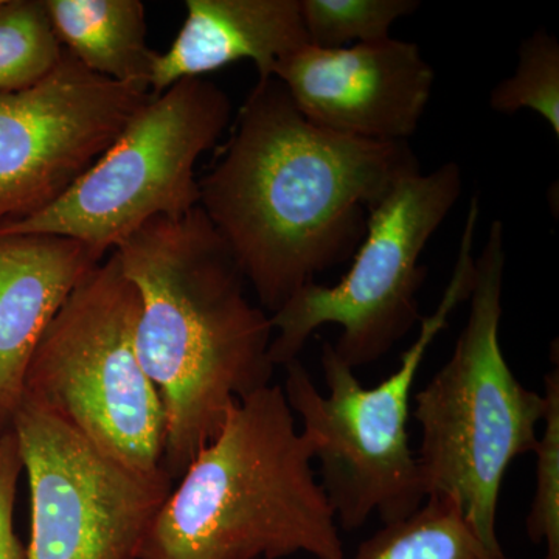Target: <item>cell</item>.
I'll use <instances>...</instances> for the list:
<instances>
[{
	"label": "cell",
	"mask_w": 559,
	"mask_h": 559,
	"mask_svg": "<svg viewBox=\"0 0 559 559\" xmlns=\"http://www.w3.org/2000/svg\"><path fill=\"white\" fill-rule=\"evenodd\" d=\"M407 142H377L308 120L275 76L259 80L229 142L200 179V207L271 314L348 259L370 209L418 170Z\"/></svg>",
	"instance_id": "1"
},
{
	"label": "cell",
	"mask_w": 559,
	"mask_h": 559,
	"mask_svg": "<svg viewBox=\"0 0 559 559\" xmlns=\"http://www.w3.org/2000/svg\"><path fill=\"white\" fill-rule=\"evenodd\" d=\"M116 252L139 293L135 345L164 406L162 468L176 481L234 404L271 384V316L201 207L151 219Z\"/></svg>",
	"instance_id": "2"
},
{
	"label": "cell",
	"mask_w": 559,
	"mask_h": 559,
	"mask_svg": "<svg viewBox=\"0 0 559 559\" xmlns=\"http://www.w3.org/2000/svg\"><path fill=\"white\" fill-rule=\"evenodd\" d=\"M312 460L282 385L250 393L176 480L138 559H345Z\"/></svg>",
	"instance_id": "3"
},
{
	"label": "cell",
	"mask_w": 559,
	"mask_h": 559,
	"mask_svg": "<svg viewBox=\"0 0 559 559\" xmlns=\"http://www.w3.org/2000/svg\"><path fill=\"white\" fill-rule=\"evenodd\" d=\"M503 224L496 219L474 263L469 316L451 358L414 396L421 428L417 452L429 496L454 499L488 544L496 533L500 489L511 463L538 444L546 399L525 388L500 347Z\"/></svg>",
	"instance_id": "4"
},
{
	"label": "cell",
	"mask_w": 559,
	"mask_h": 559,
	"mask_svg": "<svg viewBox=\"0 0 559 559\" xmlns=\"http://www.w3.org/2000/svg\"><path fill=\"white\" fill-rule=\"evenodd\" d=\"M479 198L471 201L454 271L439 307L419 320L418 337L401 355L400 367L374 388H364L355 370L345 366L333 345H322L326 395L320 393L299 359L286 364L285 395L300 418L320 485L337 525L356 532L371 514L382 524L406 520L428 499L425 479L412 450L407 421L412 390L430 345L474 285V235L479 223Z\"/></svg>",
	"instance_id": "5"
},
{
	"label": "cell",
	"mask_w": 559,
	"mask_h": 559,
	"mask_svg": "<svg viewBox=\"0 0 559 559\" xmlns=\"http://www.w3.org/2000/svg\"><path fill=\"white\" fill-rule=\"evenodd\" d=\"M139 310L138 289L112 250L44 331L22 401L49 412L124 465L156 473L164 469L165 414L139 359Z\"/></svg>",
	"instance_id": "6"
},
{
	"label": "cell",
	"mask_w": 559,
	"mask_h": 559,
	"mask_svg": "<svg viewBox=\"0 0 559 559\" xmlns=\"http://www.w3.org/2000/svg\"><path fill=\"white\" fill-rule=\"evenodd\" d=\"M462 194V170L448 162L436 170L401 176L367 219L355 261L336 285L301 288L271 314L274 366L299 359L323 325L341 326L333 345L349 369L377 362L417 325L423 250Z\"/></svg>",
	"instance_id": "7"
},
{
	"label": "cell",
	"mask_w": 559,
	"mask_h": 559,
	"mask_svg": "<svg viewBox=\"0 0 559 559\" xmlns=\"http://www.w3.org/2000/svg\"><path fill=\"white\" fill-rule=\"evenodd\" d=\"M231 100L204 79H186L153 100L57 204L0 234L73 238L106 259L154 218L200 207L197 164L218 143Z\"/></svg>",
	"instance_id": "8"
},
{
	"label": "cell",
	"mask_w": 559,
	"mask_h": 559,
	"mask_svg": "<svg viewBox=\"0 0 559 559\" xmlns=\"http://www.w3.org/2000/svg\"><path fill=\"white\" fill-rule=\"evenodd\" d=\"M32 500L27 559H138L175 480L143 473L22 401L13 419Z\"/></svg>",
	"instance_id": "9"
},
{
	"label": "cell",
	"mask_w": 559,
	"mask_h": 559,
	"mask_svg": "<svg viewBox=\"0 0 559 559\" xmlns=\"http://www.w3.org/2000/svg\"><path fill=\"white\" fill-rule=\"evenodd\" d=\"M153 98L68 50L38 83L0 92V229L57 204Z\"/></svg>",
	"instance_id": "10"
},
{
	"label": "cell",
	"mask_w": 559,
	"mask_h": 559,
	"mask_svg": "<svg viewBox=\"0 0 559 559\" xmlns=\"http://www.w3.org/2000/svg\"><path fill=\"white\" fill-rule=\"evenodd\" d=\"M274 76L312 123L377 142H407L417 132L436 80L417 44L392 36L341 49L307 44Z\"/></svg>",
	"instance_id": "11"
},
{
	"label": "cell",
	"mask_w": 559,
	"mask_h": 559,
	"mask_svg": "<svg viewBox=\"0 0 559 559\" xmlns=\"http://www.w3.org/2000/svg\"><path fill=\"white\" fill-rule=\"evenodd\" d=\"M103 260L61 235L0 234V433L13 428L44 331Z\"/></svg>",
	"instance_id": "12"
},
{
	"label": "cell",
	"mask_w": 559,
	"mask_h": 559,
	"mask_svg": "<svg viewBox=\"0 0 559 559\" xmlns=\"http://www.w3.org/2000/svg\"><path fill=\"white\" fill-rule=\"evenodd\" d=\"M182 28L151 72L154 95L186 79L248 60L259 80L274 76L280 62L307 46L300 0H187Z\"/></svg>",
	"instance_id": "13"
},
{
	"label": "cell",
	"mask_w": 559,
	"mask_h": 559,
	"mask_svg": "<svg viewBox=\"0 0 559 559\" xmlns=\"http://www.w3.org/2000/svg\"><path fill=\"white\" fill-rule=\"evenodd\" d=\"M62 46L91 72L150 87L157 51L146 44L140 0H44ZM151 91V90H150Z\"/></svg>",
	"instance_id": "14"
},
{
	"label": "cell",
	"mask_w": 559,
	"mask_h": 559,
	"mask_svg": "<svg viewBox=\"0 0 559 559\" xmlns=\"http://www.w3.org/2000/svg\"><path fill=\"white\" fill-rule=\"evenodd\" d=\"M349 559H513L488 544L454 499L429 496L406 520L390 522Z\"/></svg>",
	"instance_id": "15"
},
{
	"label": "cell",
	"mask_w": 559,
	"mask_h": 559,
	"mask_svg": "<svg viewBox=\"0 0 559 559\" xmlns=\"http://www.w3.org/2000/svg\"><path fill=\"white\" fill-rule=\"evenodd\" d=\"M44 0H0V92L27 90L62 57Z\"/></svg>",
	"instance_id": "16"
},
{
	"label": "cell",
	"mask_w": 559,
	"mask_h": 559,
	"mask_svg": "<svg viewBox=\"0 0 559 559\" xmlns=\"http://www.w3.org/2000/svg\"><path fill=\"white\" fill-rule=\"evenodd\" d=\"M419 5L418 0H300V13L310 46L341 49L390 38L392 25Z\"/></svg>",
	"instance_id": "17"
},
{
	"label": "cell",
	"mask_w": 559,
	"mask_h": 559,
	"mask_svg": "<svg viewBox=\"0 0 559 559\" xmlns=\"http://www.w3.org/2000/svg\"><path fill=\"white\" fill-rule=\"evenodd\" d=\"M489 108L500 114L533 110L559 138V44L546 28L521 44L516 72L491 91Z\"/></svg>",
	"instance_id": "18"
},
{
	"label": "cell",
	"mask_w": 559,
	"mask_h": 559,
	"mask_svg": "<svg viewBox=\"0 0 559 559\" xmlns=\"http://www.w3.org/2000/svg\"><path fill=\"white\" fill-rule=\"evenodd\" d=\"M555 366L544 377V430L536 444L535 498L527 514L528 538L546 544V558L559 559V364L555 342Z\"/></svg>",
	"instance_id": "19"
},
{
	"label": "cell",
	"mask_w": 559,
	"mask_h": 559,
	"mask_svg": "<svg viewBox=\"0 0 559 559\" xmlns=\"http://www.w3.org/2000/svg\"><path fill=\"white\" fill-rule=\"evenodd\" d=\"M24 471L13 429L0 433V559H27V549L14 532L17 481Z\"/></svg>",
	"instance_id": "20"
}]
</instances>
